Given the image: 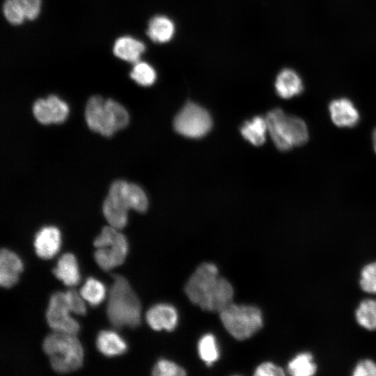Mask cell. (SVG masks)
<instances>
[{"label":"cell","mask_w":376,"mask_h":376,"mask_svg":"<svg viewBox=\"0 0 376 376\" xmlns=\"http://www.w3.org/2000/svg\"><path fill=\"white\" fill-rule=\"evenodd\" d=\"M189 299L203 310L220 312L232 303L234 290L230 283L220 276L217 267L211 263L200 265L185 287Z\"/></svg>","instance_id":"1"},{"label":"cell","mask_w":376,"mask_h":376,"mask_svg":"<svg viewBox=\"0 0 376 376\" xmlns=\"http://www.w3.org/2000/svg\"><path fill=\"white\" fill-rule=\"evenodd\" d=\"M141 303L127 280L123 276L113 275V282L109 292L107 314L116 328L138 327L141 322Z\"/></svg>","instance_id":"2"},{"label":"cell","mask_w":376,"mask_h":376,"mask_svg":"<svg viewBox=\"0 0 376 376\" xmlns=\"http://www.w3.org/2000/svg\"><path fill=\"white\" fill-rule=\"evenodd\" d=\"M85 119L92 131L111 136L127 125L129 115L124 107L116 101L93 95L86 103Z\"/></svg>","instance_id":"3"},{"label":"cell","mask_w":376,"mask_h":376,"mask_svg":"<svg viewBox=\"0 0 376 376\" xmlns=\"http://www.w3.org/2000/svg\"><path fill=\"white\" fill-rule=\"evenodd\" d=\"M42 348L56 373H70L82 366L84 351L76 334L54 331L46 336Z\"/></svg>","instance_id":"4"},{"label":"cell","mask_w":376,"mask_h":376,"mask_svg":"<svg viewBox=\"0 0 376 376\" xmlns=\"http://www.w3.org/2000/svg\"><path fill=\"white\" fill-rule=\"evenodd\" d=\"M265 119L267 132L279 150L286 151L307 142L308 130L300 118L287 115L281 109H275L267 114Z\"/></svg>","instance_id":"5"},{"label":"cell","mask_w":376,"mask_h":376,"mask_svg":"<svg viewBox=\"0 0 376 376\" xmlns=\"http://www.w3.org/2000/svg\"><path fill=\"white\" fill-rule=\"evenodd\" d=\"M220 320L227 331L235 339L251 338L263 327V315L255 306L230 303L219 312Z\"/></svg>","instance_id":"6"},{"label":"cell","mask_w":376,"mask_h":376,"mask_svg":"<svg viewBox=\"0 0 376 376\" xmlns=\"http://www.w3.org/2000/svg\"><path fill=\"white\" fill-rule=\"evenodd\" d=\"M118 230L110 225L104 226L93 242L97 248L94 253L95 262L104 271L123 264L127 253V239Z\"/></svg>","instance_id":"7"},{"label":"cell","mask_w":376,"mask_h":376,"mask_svg":"<svg viewBox=\"0 0 376 376\" xmlns=\"http://www.w3.org/2000/svg\"><path fill=\"white\" fill-rule=\"evenodd\" d=\"M173 126L177 132L189 138H200L211 129L212 119L203 107L187 102L174 119Z\"/></svg>","instance_id":"8"},{"label":"cell","mask_w":376,"mask_h":376,"mask_svg":"<svg viewBox=\"0 0 376 376\" xmlns=\"http://www.w3.org/2000/svg\"><path fill=\"white\" fill-rule=\"evenodd\" d=\"M71 312L65 292H56L52 295L46 311V319L54 331L76 334L79 323L70 315Z\"/></svg>","instance_id":"9"},{"label":"cell","mask_w":376,"mask_h":376,"mask_svg":"<svg viewBox=\"0 0 376 376\" xmlns=\"http://www.w3.org/2000/svg\"><path fill=\"white\" fill-rule=\"evenodd\" d=\"M125 181L118 180L111 185L103 205V214L109 224L117 229L124 228L130 210L124 196Z\"/></svg>","instance_id":"10"},{"label":"cell","mask_w":376,"mask_h":376,"mask_svg":"<svg viewBox=\"0 0 376 376\" xmlns=\"http://www.w3.org/2000/svg\"><path fill=\"white\" fill-rule=\"evenodd\" d=\"M68 111V104L55 95L38 99L33 105L34 117L43 125L63 123Z\"/></svg>","instance_id":"11"},{"label":"cell","mask_w":376,"mask_h":376,"mask_svg":"<svg viewBox=\"0 0 376 376\" xmlns=\"http://www.w3.org/2000/svg\"><path fill=\"white\" fill-rule=\"evenodd\" d=\"M146 318L148 325L154 330L173 331L177 326L178 315L172 305L159 304L149 308Z\"/></svg>","instance_id":"12"},{"label":"cell","mask_w":376,"mask_h":376,"mask_svg":"<svg viewBox=\"0 0 376 376\" xmlns=\"http://www.w3.org/2000/svg\"><path fill=\"white\" fill-rule=\"evenodd\" d=\"M36 254L42 259H49L58 251L61 246V233L55 226L42 228L34 238Z\"/></svg>","instance_id":"13"},{"label":"cell","mask_w":376,"mask_h":376,"mask_svg":"<svg viewBox=\"0 0 376 376\" xmlns=\"http://www.w3.org/2000/svg\"><path fill=\"white\" fill-rule=\"evenodd\" d=\"M23 269L22 260L18 256L6 249L0 253V284L3 288H10L18 281Z\"/></svg>","instance_id":"14"},{"label":"cell","mask_w":376,"mask_h":376,"mask_svg":"<svg viewBox=\"0 0 376 376\" xmlns=\"http://www.w3.org/2000/svg\"><path fill=\"white\" fill-rule=\"evenodd\" d=\"M329 108L333 123L338 127H352L359 122V112L352 102L347 99L334 100Z\"/></svg>","instance_id":"15"},{"label":"cell","mask_w":376,"mask_h":376,"mask_svg":"<svg viewBox=\"0 0 376 376\" xmlns=\"http://www.w3.org/2000/svg\"><path fill=\"white\" fill-rule=\"evenodd\" d=\"M146 50L144 43L130 36L118 38L113 46V53L118 58L135 63L140 61Z\"/></svg>","instance_id":"16"},{"label":"cell","mask_w":376,"mask_h":376,"mask_svg":"<svg viewBox=\"0 0 376 376\" xmlns=\"http://www.w3.org/2000/svg\"><path fill=\"white\" fill-rule=\"evenodd\" d=\"M55 276L65 285L74 286L80 281V274L76 258L72 253H65L58 259L53 269Z\"/></svg>","instance_id":"17"},{"label":"cell","mask_w":376,"mask_h":376,"mask_svg":"<svg viewBox=\"0 0 376 376\" xmlns=\"http://www.w3.org/2000/svg\"><path fill=\"white\" fill-rule=\"evenodd\" d=\"M275 88L281 97L288 99L299 94L303 90V85L294 70L284 69L276 77Z\"/></svg>","instance_id":"18"},{"label":"cell","mask_w":376,"mask_h":376,"mask_svg":"<svg viewBox=\"0 0 376 376\" xmlns=\"http://www.w3.org/2000/svg\"><path fill=\"white\" fill-rule=\"evenodd\" d=\"M175 33L173 22L164 15H156L149 22L146 33L150 39L158 43L170 41Z\"/></svg>","instance_id":"19"},{"label":"cell","mask_w":376,"mask_h":376,"mask_svg":"<svg viewBox=\"0 0 376 376\" xmlns=\"http://www.w3.org/2000/svg\"><path fill=\"white\" fill-rule=\"evenodd\" d=\"M96 345L98 350L107 357L122 354L127 347L125 341L116 332L109 330L99 333Z\"/></svg>","instance_id":"20"},{"label":"cell","mask_w":376,"mask_h":376,"mask_svg":"<svg viewBox=\"0 0 376 376\" xmlns=\"http://www.w3.org/2000/svg\"><path fill=\"white\" fill-rule=\"evenodd\" d=\"M242 135L254 146L262 145L266 139L267 125L265 118L256 116L246 121L240 128Z\"/></svg>","instance_id":"21"},{"label":"cell","mask_w":376,"mask_h":376,"mask_svg":"<svg viewBox=\"0 0 376 376\" xmlns=\"http://www.w3.org/2000/svg\"><path fill=\"white\" fill-rule=\"evenodd\" d=\"M287 370L293 376H311L317 372V364L308 352L297 354L288 363Z\"/></svg>","instance_id":"22"},{"label":"cell","mask_w":376,"mask_h":376,"mask_svg":"<svg viewBox=\"0 0 376 376\" xmlns=\"http://www.w3.org/2000/svg\"><path fill=\"white\" fill-rule=\"evenodd\" d=\"M357 323L363 328L376 330V299H366L361 301L355 311Z\"/></svg>","instance_id":"23"},{"label":"cell","mask_w":376,"mask_h":376,"mask_svg":"<svg viewBox=\"0 0 376 376\" xmlns=\"http://www.w3.org/2000/svg\"><path fill=\"white\" fill-rule=\"evenodd\" d=\"M123 191L125 201L130 209L139 212L146 211L148 205V198L140 187L125 182Z\"/></svg>","instance_id":"24"},{"label":"cell","mask_w":376,"mask_h":376,"mask_svg":"<svg viewBox=\"0 0 376 376\" xmlns=\"http://www.w3.org/2000/svg\"><path fill=\"white\" fill-rule=\"evenodd\" d=\"M79 293L91 305L97 306L104 300L106 290L102 282L91 277L86 281Z\"/></svg>","instance_id":"25"},{"label":"cell","mask_w":376,"mask_h":376,"mask_svg":"<svg viewBox=\"0 0 376 376\" xmlns=\"http://www.w3.org/2000/svg\"><path fill=\"white\" fill-rule=\"evenodd\" d=\"M198 352L200 358L207 365H212L217 361L219 352L215 337L211 334L202 336L198 343Z\"/></svg>","instance_id":"26"},{"label":"cell","mask_w":376,"mask_h":376,"mask_svg":"<svg viewBox=\"0 0 376 376\" xmlns=\"http://www.w3.org/2000/svg\"><path fill=\"white\" fill-rule=\"evenodd\" d=\"M130 76L136 83L142 86H151L157 78L156 72L152 65L140 61L134 63Z\"/></svg>","instance_id":"27"},{"label":"cell","mask_w":376,"mask_h":376,"mask_svg":"<svg viewBox=\"0 0 376 376\" xmlns=\"http://www.w3.org/2000/svg\"><path fill=\"white\" fill-rule=\"evenodd\" d=\"M359 285L364 292L376 294V262L368 263L362 268Z\"/></svg>","instance_id":"28"},{"label":"cell","mask_w":376,"mask_h":376,"mask_svg":"<svg viewBox=\"0 0 376 376\" xmlns=\"http://www.w3.org/2000/svg\"><path fill=\"white\" fill-rule=\"evenodd\" d=\"M2 11L6 19L11 24L19 25L26 19L22 8L14 0H5Z\"/></svg>","instance_id":"29"},{"label":"cell","mask_w":376,"mask_h":376,"mask_svg":"<svg viewBox=\"0 0 376 376\" xmlns=\"http://www.w3.org/2000/svg\"><path fill=\"white\" fill-rule=\"evenodd\" d=\"M152 375L155 376H182L186 375L185 370L167 359H160L152 369Z\"/></svg>","instance_id":"30"},{"label":"cell","mask_w":376,"mask_h":376,"mask_svg":"<svg viewBox=\"0 0 376 376\" xmlns=\"http://www.w3.org/2000/svg\"><path fill=\"white\" fill-rule=\"evenodd\" d=\"M65 295L71 312L77 315H84L86 308L81 294L74 289H70L65 292Z\"/></svg>","instance_id":"31"},{"label":"cell","mask_w":376,"mask_h":376,"mask_svg":"<svg viewBox=\"0 0 376 376\" xmlns=\"http://www.w3.org/2000/svg\"><path fill=\"white\" fill-rule=\"evenodd\" d=\"M22 8L26 19L33 20L36 19L41 10V0H14Z\"/></svg>","instance_id":"32"},{"label":"cell","mask_w":376,"mask_h":376,"mask_svg":"<svg viewBox=\"0 0 376 376\" xmlns=\"http://www.w3.org/2000/svg\"><path fill=\"white\" fill-rule=\"evenodd\" d=\"M354 376H376V363L371 359L360 361L353 369Z\"/></svg>","instance_id":"33"},{"label":"cell","mask_w":376,"mask_h":376,"mask_svg":"<svg viewBox=\"0 0 376 376\" xmlns=\"http://www.w3.org/2000/svg\"><path fill=\"white\" fill-rule=\"evenodd\" d=\"M256 376H282L285 375L282 368L272 362H265L259 365L254 373Z\"/></svg>","instance_id":"34"},{"label":"cell","mask_w":376,"mask_h":376,"mask_svg":"<svg viewBox=\"0 0 376 376\" xmlns=\"http://www.w3.org/2000/svg\"><path fill=\"white\" fill-rule=\"evenodd\" d=\"M373 144L374 150L376 153V128L375 129L373 134Z\"/></svg>","instance_id":"35"}]
</instances>
